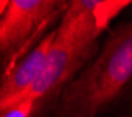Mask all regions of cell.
<instances>
[{
    "instance_id": "6da1fadb",
    "label": "cell",
    "mask_w": 132,
    "mask_h": 117,
    "mask_svg": "<svg viewBox=\"0 0 132 117\" xmlns=\"http://www.w3.org/2000/svg\"><path fill=\"white\" fill-rule=\"evenodd\" d=\"M132 80V20L110 35L95 60L59 95L57 117H95Z\"/></svg>"
},
{
    "instance_id": "5b68a950",
    "label": "cell",
    "mask_w": 132,
    "mask_h": 117,
    "mask_svg": "<svg viewBox=\"0 0 132 117\" xmlns=\"http://www.w3.org/2000/svg\"><path fill=\"white\" fill-rule=\"evenodd\" d=\"M36 107V100L31 98H25L6 106V107H2V117H32Z\"/></svg>"
},
{
    "instance_id": "277c9868",
    "label": "cell",
    "mask_w": 132,
    "mask_h": 117,
    "mask_svg": "<svg viewBox=\"0 0 132 117\" xmlns=\"http://www.w3.org/2000/svg\"><path fill=\"white\" fill-rule=\"evenodd\" d=\"M54 38L56 29H53L39 39L18 61L4 70L0 85V109L21 99L38 81Z\"/></svg>"
},
{
    "instance_id": "7a4b0ae2",
    "label": "cell",
    "mask_w": 132,
    "mask_h": 117,
    "mask_svg": "<svg viewBox=\"0 0 132 117\" xmlns=\"http://www.w3.org/2000/svg\"><path fill=\"white\" fill-rule=\"evenodd\" d=\"M93 9L95 0H77L68 4L56 28V38L40 77L21 99L31 98L39 103L53 93H61L85 63L95 56L97 38L106 28L95 17Z\"/></svg>"
},
{
    "instance_id": "3957f363",
    "label": "cell",
    "mask_w": 132,
    "mask_h": 117,
    "mask_svg": "<svg viewBox=\"0 0 132 117\" xmlns=\"http://www.w3.org/2000/svg\"><path fill=\"white\" fill-rule=\"evenodd\" d=\"M68 4L59 0H9L0 18V50L6 70L24 54V48L31 45L32 38L39 36L59 15H64Z\"/></svg>"
}]
</instances>
